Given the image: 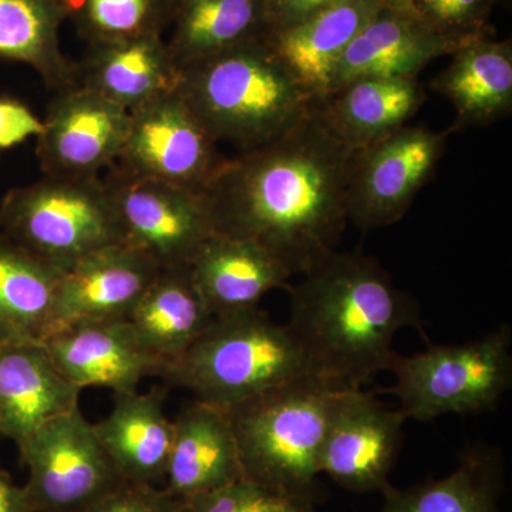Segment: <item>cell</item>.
<instances>
[{
    "label": "cell",
    "mask_w": 512,
    "mask_h": 512,
    "mask_svg": "<svg viewBox=\"0 0 512 512\" xmlns=\"http://www.w3.org/2000/svg\"><path fill=\"white\" fill-rule=\"evenodd\" d=\"M352 154L313 104L281 137L225 160L202 191L215 234L255 242L292 275L306 274L345 232Z\"/></svg>",
    "instance_id": "cell-1"
},
{
    "label": "cell",
    "mask_w": 512,
    "mask_h": 512,
    "mask_svg": "<svg viewBox=\"0 0 512 512\" xmlns=\"http://www.w3.org/2000/svg\"><path fill=\"white\" fill-rule=\"evenodd\" d=\"M286 291V328L312 375L332 389H362L389 370L400 329L427 338L416 299L370 256L332 252Z\"/></svg>",
    "instance_id": "cell-2"
},
{
    "label": "cell",
    "mask_w": 512,
    "mask_h": 512,
    "mask_svg": "<svg viewBox=\"0 0 512 512\" xmlns=\"http://www.w3.org/2000/svg\"><path fill=\"white\" fill-rule=\"evenodd\" d=\"M177 92L217 143L241 153L281 137L315 104L264 35L184 67Z\"/></svg>",
    "instance_id": "cell-3"
},
{
    "label": "cell",
    "mask_w": 512,
    "mask_h": 512,
    "mask_svg": "<svg viewBox=\"0 0 512 512\" xmlns=\"http://www.w3.org/2000/svg\"><path fill=\"white\" fill-rule=\"evenodd\" d=\"M336 389L309 376L227 410L245 480L313 512L320 453Z\"/></svg>",
    "instance_id": "cell-4"
},
{
    "label": "cell",
    "mask_w": 512,
    "mask_h": 512,
    "mask_svg": "<svg viewBox=\"0 0 512 512\" xmlns=\"http://www.w3.org/2000/svg\"><path fill=\"white\" fill-rule=\"evenodd\" d=\"M309 376L311 366L286 325L258 308L215 316L160 375L195 400L225 410Z\"/></svg>",
    "instance_id": "cell-5"
},
{
    "label": "cell",
    "mask_w": 512,
    "mask_h": 512,
    "mask_svg": "<svg viewBox=\"0 0 512 512\" xmlns=\"http://www.w3.org/2000/svg\"><path fill=\"white\" fill-rule=\"evenodd\" d=\"M0 229L62 272L93 252L124 244L109 191L97 177L46 175L10 190L0 202Z\"/></svg>",
    "instance_id": "cell-6"
},
{
    "label": "cell",
    "mask_w": 512,
    "mask_h": 512,
    "mask_svg": "<svg viewBox=\"0 0 512 512\" xmlns=\"http://www.w3.org/2000/svg\"><path fill=\"white\" fill-rule=\"evenodd\" d=\"M512 330L500 328L463 345L430 346L394 355L390 390L406 419L431 421L446 414L490 412L512 384Z\"/></svg>",
    "instance_id": "cell-7"
},
{
    "label": "cell",
    "mask_w": 512,
    "mask_h": 512,
    "mask_svg": "<svg viewBox=\"0 0 512 512\" xmlns=\"http://www.w3.org/2000/svg\"><path fill=\"white\" fill-rule=\"evenodd\" d=\"M18 450L33 512H83L126 483L80 407L47 421Z\"/></svg>",
    "instance_id": "cell-8"
},
{
    "label": "cell",
    "mask_w": 512,
    "mask_h": 512,
    "mask_svg": "<svg viewBox=\"0 0 512 512\" xmlns=\"http://www.w3.org/2000/svg\"><path fill=\"white\" fill-rule=\"evenodd\" d=\"M450 128L403 126L353 151L346 181L348 220L357 228H386L402 220L439 165Z\"/></svg>",
    "instance_id": "cell-9"
},
{
    "label": "cell",
    "mask_w": 512,
    "mask_h": 512,
    "mask_svg": "<svg viewBox=\"0 0 512 512\" xmlns=\"http://www.w3.org/2000/svg\"><path fill=\"white\" fill-rule=\"evenodd\" d=\"M117 170L104 184L124 244L150 256L161 269L191 265L215 234L204 194Z\"/></svg>",
    "instance_id": "cell-10"
},
{
    "label": "cell",
    "mask_w": 512,
    "mask_h": 512,
    "mask_svg": "<svg viewBox=\"0 0 512 512\" xmlns=\"http://www.w3.org/2000/svg\"><path fill=\"white\" fill-rule=\"evenodd\" d=\"M217 144L175 89L131 111L119 168L202 192L227 160Z\"/></svg>",
    "instance_id": "cell-11"
},
{
    "label": "cell",
    "mask_w": 512,
    "mask_h": 512,
    "mask_svg": "<svg viewBox=\"0 0 512 512\" xmlns=\"http://www.w3.org/2000/svg\"><path fill=\"white\" fill-rule=\"evenodd\" d=\"M406 416L362 389L338 390L320 453V473L350 493H382L403 441Z\"/></svg>",
    "instance_id": "cell-12"
},
{
    "label": "cell",
    "mask_w": 512,
    "mask_h": 512,
    "mask_svg": "<svg viewBox=\"0 0 512 512\" xmlns=\"http://www.w3.org/2000/svg\"><path fill=\"white\" fill-rule=\"evenodd\" d=\"M43 123L36 154L45 174L92 178L119 160L130 113L89 87L74 84L60 90Z\"/></svg>",
    "instance_id": "cell-13"
},
{
    "label": "cell",
    "mask_w": 512,
    "mask_h": 512,
    "mask_svg": "<svg viewBox=\"0 0 512 512\" xmlns=\"http://www.w3.org/2000/svg\"><path fill=\"white\" fill-rule=\"evenodd\" d=\"M160 271L150 256L127 244L80 259L60 276L46 338L83 320L127 319Z\"/></svg>",
    "instance_id": "cell-14"
},
{
    "label": "cell",
    "mask_w": 512,
    "mask_h": 512,
    "mask_svg": "<svg viewBox=\"0 0 512 512\" xmlns=\"http://www.w3.org/2000/svg\"><path fill=\"white\" fill-rule=\"evenodd\" d=\"M490 35L493 30L471 35L437 32L416 15L383 6L340 59L328 93L357 77L416 79L427 64Z\"/></svg>",
    "instance_id": "cell-15"
},
{
    "label": "cell",
    "mask_w": 512,
    "mask_h": 512,
    "mask_svg": "<svg viewBox=\"0 0 512 512\" xmlns=\"http://www.w3.org/2000/svg\"><path fill=\"white\" fill-rule=\"evenodd\" d=\"M59 372L79 389L107 387L136 392L148 376L160 377L163 365L138 345L126 319L83 320L43 340Z\"/></svg>",
    "instance_id": "cell-16"
},
{
    "label": "cell",
    "mask_w": 512,
    "mask_h": 512,
    "mask_svg": "<svg viewBox=\"0 0 512 512\" xmlns=\"http://www.w3.org/2000/svg\"><path fill=\"white\" fill-rule=\"evenodd\" d=\"M80 393L43 342L0 339V437L19 448L47 421L79 407Z\"/></svg>",
    "instance_id": "cell-17"
},
{
    "label": "cell",
    "mask_w": 512,
    "mask_h": 512,
    "mask_svg": "<svg viewBox=\"0 0 512 512\" xmlns=\"http://www.w3.org/2000/svg\"><path fill=\"white\" fill-rule=\"evenodd\" d=\"M383 0H335L292 28L264 33L272 52L315 100L328 93L336 67Z\"/></svg>",
    "instance_id": "cell-18"
},
{
    "label": "cell",
    "mask_w": 512,
    "mask_h": 512,
    "mask_svg": "<svg viewBox=\"0 0 512 512\" xmlns=\"http://www.w3.org/2000/svg\"><path fill=\"white\" fill-rule=\"evenodd\" d=\"M237 437L225 409L195 400L174 420L164 490L195 497L242 480Z\"/></svg>",
    "instance_id": "cell-19"
},
{
    "label": "cell",
    "mask_w": 512,
    "mask_h": 512,
    "mask_svg": "<svg viewBox=\"0 0 512 512\" xmlns=\"http://www.w3.org/2000/svg\"><path fill=\"white\" fill-rule=\"evenodd\" d=\"M167 389L114 393L113 409L93 424L101 446L126 483L165 481L174 439V421L165 414Z\"/></svg>",
    "instance_id": "cell-20"
},
{
    "label": "cell",
    "mask_w": 512,
    "mask_h": 512,
    "mask_svg": "<svg viewBox=\"0 0 512 512\" xmlns=\"http://www.w3.org/2000/svg\"><path fill=\"white\" fill-rule=\"evenodd\" d=\"M192 279L211 315L258 308L266 293L288 288L291 271L248 239L214 234L190 265Z\"/></svg>",
    "instance_id": "cell-21"
},
{
    "label": "cell",
    "mask_w": 512,
    "mask_h": 512,
    "mask_svg": "<svg viewBox=\"0 0 512 512\" xmlns=\"http://www.w3.org/2000/svg\"><path fill=\"white\" fill-rule=\"evenodd\" d=\"M424 100L416 79L365 76L315 100V111L333 136L356 151L406 126Z\"/></svg>",
    "instance_id": "cell-22"
},
{
    "label": "cell",
    "mask_w": 512,
    "mask_h": 512,
    "mask_svg": "<svg viewBox=\"0 0 512 512\" xmlns=\"http://www.w3.org/2000/svg\"><path fill=\"white\" fill-rule=\"evenodd\" d=\"M90 46L83 63L76 64V84L89 87L128 113L177 89L180 70L163 35Z\"/></svg>",
    "instance_id": "cell-23"
},
{
    "label": "cell",
    "mask_w": 512,
    "mask_h": 512,
    "mask_svg": "<svg viewBox=\"0 0 512 512\" xmlns=\"http://www.w3.org/2000/svg\"><path fill=\"white\" fill-rule=\"evenodd\" d=\"M456 110L453 133L490 126L512 111V43L478 37L451 55V63L431 82Z\"/></svg>",
    "instance_id": "cell-24"
},
{
    "label": "cell",
    "mask_w": 512,
    "mask_h": 512,
    "mask_svg": "<svg viewBox=\"0 0 512 512\" xmlns=\"http://www.w3.org/2000/svg\"><path fill=\"white\" fill-rule=\"evenodd\" d=\"M212 319L190 265H184L161 269L126 320L138 345L164 369L200 338Z\"/></svg>",
    "instance_id": "cell-25"
},
{
    "label": "cell",
    "mask_w": 512,
    "mask_h": 512,
    "mask_svg": "<svg viewBox=\"0 0 512 512\" xmlns=\"http://www.w3.org/2000/svg\"><path fill=\"white\" fill-rule=\"evenodd\" d=\"M504 457L498 448L473 447L439 480L409 488L387 485L379 512H501Z\"/></svg>",
    "instance_id": "cell-26"
},
{
    "label": "cell",
    "mask_w": 512,
    "mask_h": 512,
    "mask_svg": "<svg viewBox=\"0 0 512 512\" xmlns=\"http://www.w3.org/2000/svg\"><path fill=\"white\" fill-rule=\"evenodd\" d=\"M165 42L178 70L264 35V0H175Z\"/></svg>",
    "instance_id": "cell-27"
},
{
    "label": "cell",
    "mask_w": 512,
    "mask_h": 512,
    "mask_svg": "<svg viewBox=\"0 0 512 512\" xmlns=\"http://www.w3.org/2000/svg\"><path fill=\"white\" fill-rule=\"evenodd\" d=\"M62 0H0V60L28 64L52 89L76 84V64L64 56Z\"/></svg>",
    "instance_id": "cell-28"
},
{
    "label": "cell",
    "mask_w": 512,
    "mask_h": 512,
    "mask_svg": "<svg viewBox=\"0 0 512 512\" xmlns=\"http://www.w3.org/2000/svg\"><path fill=\"white\" fill-rule=\"evenodd\" d=\"M62 274L0 234V339L43 342Z\"/></svg>",
    "instance_id": "cell-29"
},
{
    "label": "cell",
    "mask_w": 512,
    "mask_h": 512,
    "mask_svg": "<svg viewBox=\"0 0 512 512\" xmlns=\"http://www.w3.org/2000/svg\"><path fill=\"white\" fill-rule=\"evenodd\" d=\"M66 19L90 45L163 35L173 19L175 0H62Z\"/></svg>",
    "instance_id": "cell-30"
},
{
    "label": "cell",
    "mask_w": 512,
    "mask_h": 512,
    "mask_svg": "<svg viewBox=\"0 0 512 512\" xmlns=\"http://www.w3.org/2000/svg\"><path fill=\"white\" fill-rule=\"evenodd\" d=\"M298 508L301 507L242 478L210 493L185 498L181 512H293Z\"/></svg>",
    "instance_id": "cell-31"
},
{
    "label": "cell",
    "mask_w": 512,
    "mask_h": 512,
    "mask_svg": "<svg viewBox=\"0 0 512 512\" xmlns=\"http://www.w3.org/2000/svg\"><path fill=\"white\" fill-rule=\"evenodd\" d=\"M493 5L494 0H413L414 12L421 22L450 35L493 30L487 25Z\"/></svg>",
    "instance_id": "cell-32"
},
{
    "label": "cell",
    "mask_w": 512,
    "mask_h": 512,
    "mask_svg": "<svg viewBox=\"0 0 512 512\" xmlns=\"http://www.w3.org/2000/svg\"><path fill=\"white\" fill-rule=\"evenodd\" d=\"M183 500L157 485L124 483L83 512H181Z\"/></svg>",
    "instance_id": "cell-33"
},
{
    "label": "cell",
    "mask_w": 512,
    "mask_h": 512,
    "mask_svg": "<svg viewBox=\"0 0 512 512\" xmlns=\"http://www.w3.org/2000/svg\"><path fill=\"white\" fill-rule=\"evenodd\" d=\"M45 123L22 101L0 97V151L39 137Z\"/></svg>",
    "instance_id": "cell-34"
},
{
    "label": "cell",
    "mask_w": 512,
    "mask_h": 512,
    "mask_svg": "<svg viewBox=\"0 0 512 512\" xmlns=\"http://www.w3.org/2000/svg\"><path fill=\"white\" fill-rule=\"evenodd\" d=\"M335 0H264V33L292 28Z\"/></svg>",
    "instance_id": "cell-35"
},
{
    "label": "cell",
    "mask_w": 512,
    "mask_h": 512,
    "mask_svg": "<svg viewBox=\"0 0 512 512\" xmlns=\"http://www.w3.org/2000/svg\"><path fill=\"white\" fill-rule=\"evenodd\" d=\"M0 512H33L25 485L15 484L5 470H0Z\"/></svg>",
    "instance_id": "cell-36"
},
{
    "label": "cell",
    "mask_w": 512,
    "mask_h": 512,
    "mask_svg": "<svg viewBox=\"0 0 512 512\" xmlns=\"http://www.w3.org/2000/svg\"><path fill=\"white\" fill-rule=\"evenodd\" d=\"M383 2L386 8L399 10V12L410 13V15H416V12H414L413 0H383Z\"/></svg>",
    "instance_id": "cell-37"
},
{
    "label": "cell",
    "mask_w": 512,
    "mask_h": 512,
    "mask_svg": "<svg viewBox=\"0 0 512 512\" xmlns=\"http://www.w3.org/2000/svg\"><path fill=\"white\" fill-rule=\"evenodd\" d=\"M494 2H503L504 5H507V3H511V0H494Z\"/></svg>",
    "instance_id": "cell-38"
},
{
    "label": "cell",
    "mask_w": 512,
    "mask_h": 512,
    "mask_svg": "<svg viewBox=\"0 0 512 512\" xmlns=\"http://www.w3.org/2000/svg\"><path fill=\"white\" fill-rule=\"evenodd\" d=\"M293 512H309V511H306V510H302V508H298V510H295Z\"/></svg>",
    "instance_id": "cell-39"
}]
</instances>
